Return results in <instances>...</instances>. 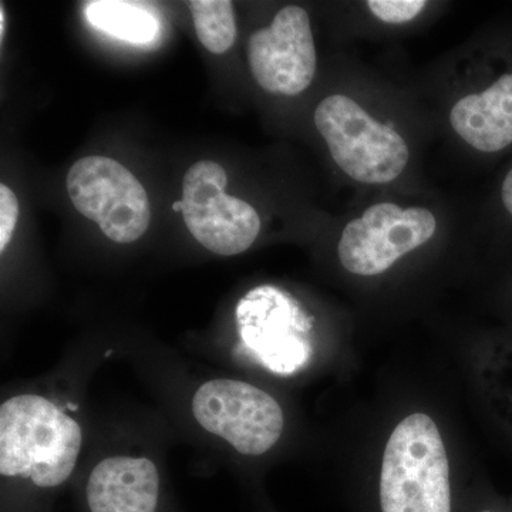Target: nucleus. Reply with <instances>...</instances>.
Returning a JSON list of instances; mask_svg holds the SVG:
<instances>
[{"mask_svg": "<svg viewBox=\"0 0 512 512\" xmlns=\"http://www.w3.org/2000/svg\"><path fill=\"white\" fill-rule=\"evenodd\" d=\"M82 429L55 403L20 394L0 407V474L57 487L73 473Z\"/></svg>", "mask_w": 512, "mask_h": 512, "instance_id": "f257e3e1", "label": "nucleus"}, {"mask_svg": "<svg viewBox=\"0 0 512 512\" xmlns=\"http://www.w3.org/2000/svg\"><path fill=\"white\" fill-rule=\"evenodd\" d=\"M383 512H451L450 461L433 417L413 413L394 427L382 458Z\"/></svg>", "mask_w": 512, "mask_h": 512, "instance_id": "f03ea898", "label": "nucleus"}, {"mask_svg": "<svg viewBox=\"0 0 512 512\" xmlns=\"http://www.w3.org/2000/svg\"><path fill=\"white\" fill-rule=\"evenodd\" d=\"M315 124L333 161L359 183H390L409 163L404 138L373 119L350 97L335 94L320 101Z\"/></svg>", "mask_w": 512, "mask_h": 512, "instance_id": "7ed1b4c3", "label": "nucleus"}, {"mask_svg": "<svg viewBox=\"0 0 512 512\" xmlns=\"http://www.w3.org/2000/svg\"><path fill=\"white\" fill-rule=\"evenodd\" d=\"M66 188L74 208L117 244L137 241L150 227L146 188L113 158H80L67 174Z\"/></svg>", "mask_w": 512, "mask_h": 512, "instance_id": "20e7f679", "label": "nucleus"}, {"mask_svg": "<svg viewBox=\"0 0 512 512\" xmlns=\"http://www.w3.org/2000/svg\"><path fill=\"white\" fill-rule=\"evenodd\" d=\"M192 413L205 430L247 456L271 450L285 426L284 412L271 394L238 380L202 384L192 399Z\"/></svg>", "mask_w": 512, "mask_h": 512, "instance_id": "39448f33", "label": "nucleus"}, {"mask_svg": "<svg viewBox=\"0 0 512 512\" xmlns=\"http://www.w3.org/2000/svg\"><path fill=\"white\" fill-rule=\"evenodd\" d=\"M228 177L222 165L198 161L183 181V217L202 247L222 256L242 254L258 238L261 220L248 202L225 192Z\"/></svg>", "mask_w": 512, "mask_h": 512, "instance_id": "423d86ee", "label": "nucleus"}, {"mask_svg": "<svg viewBox=\"0 0 512 512\" xmlns=\"http://www.w3.org/2000/svg\"><path fill=\"white\" fill-rule=\"evenodd\" d=\"M436 229V217L426 208L379 202L343 229L338 244L340 264L353 275L383 274L429 242Z\"/></svg>", "mask_w": 512, "mask_h": 512, "instance_id": "0eeeda50", "label": "nucleus"}, {"mask_svg": "<svg viewBox=\"0 0 512 512\" xmlns=\"http://www.w3.org/2000/svg\"><path fill=\"white\" fill-rule=\"evenodd\" d=\"M248 62L256 83L274 94L298 96L316 73L311 19L305 9L286 6L268 28L249 37Z\"/></svg>", "mask_w": 512, "mask_h": 512, "instance_id": "6e6552de", "label": "nucleus"}, {"mask_svg": "<svg viewBox=\"0 0 512 512\" xmlns=\"http://www.w3.org/2000/svg\"><path fill=\"white\" fill-rule=\"evenodd\" d=\"M237 320L242 343L275 373H292L305 362L298 308L274 288L254 289L239 302Z\"/></svg>", "mask_w": 512, "mask_h": 512, "instance_id": "1a4fd4ad", "label": "nucleus"}, {"mask_svg": "<svg viewBox=\"0 0 512 512\" xmlns=\"http://www.w3.org/2000/svg\"><path fill=\"white\" fill-rule=\"evenodd\" d=\"M86 491L92 512H156L160 476L148 458L111 457L94 467Z\"/></svg>", "mask_w": 512, "mask_h": 512, "instance_id": "9d476101", "label": "nucleus"}, {"mask_svg": "<svg viewBox=\"0 0 512 512\" xmlns=\"http://www.w3.org/2000/svg\"><path fill=\"white\" fill-rule=\"evenodd\" d=\"M454 131L481 153H500L512 144V72L505 73L484 92L470 94L450 113Z\"/></svg>", "mask_w": 512, "mask_h": 512, "instance_id": "9b49d317", "label": "nucleus"}, {"mask_svg": "<svg viewBox=\"0 0 512 512\" xmlns=\"http://www.w3.org/2000/svg\"><path fill=\"white\" fill-rule=\"evenodd\" d=\"M84 13L94 28L134 45L153 42L160 30L153 10L143 3L97 0L87 2Z\"/></svg>", "mask_w": 512, "mask_h": 512, "instance_id": "f8f14e48", "label": "nucleus"}, {"mask_svg": "<svg viewBox=\"0 0 512 512\" xmlns=\"http://www.w3.org/2000/svg\"><path fill=\"white\" fill-rule=\"evenodd\" d=\"M188 9L202 46L214 55L228 52L237 39L232 3L228 0H191Z\"/></svg>", "mask_w": 512, "mask_h": 512, "instance_id": "ddd939ff", "label": "nucleus"}, {"mask_svg": "<svg viewBox=\"0 0 512 512\" xmlns=\"http://www.w3.org/2000/svg\"><path fill=\"white\" fill-rule=\"evenodd\" d=\"M426 5L424 0H370L367 2L370 12L377 19L390 25L410 22L423 12Z\"/></svg>", "mask_w": 512, "mask_h": 512, "instance_id": "4468645a", "label": "nucleus"}, {"mask_svg": "<svg viewBox=\"0 0 512 512\" xmlns=\"http://www.w3.org/2000/svg\"><path fill=\"white\" fill-rule=\"evenodd\" d=\"M18 217L19 202L15 192L5 184L0 185V252L2 254L15 234Z\"/></svg>", "mask_w": 512, "mask_h": 512, "instance_id": "2eb2a0df", "label": "nucleus"}, {"mask_svg": "<svg viewBox=\"0 0 512 512\" xmlns=\"http://www.w3.org/2000/svg\"><path fill=\"white\" fill-rule=\"evenodd\" d=\"M501 201H503L505 210L512 217V168L505 175L503 187H501Z\"/></svg>", "mask_w": 512, "mask_h": 512, "instance_id": "dca6fc26", "label": "nucleus"}, {"mask_svg": "<svg viewBox=\"0 0 512 512\" xmlns=\"http://www.w3.org/2000/svg\"><path fill=\"white\" fill-rule=\"evenodd\" d=\"M5 9L0 8V39H3V35H5Z\"/></svg>", "mask_w": 512, "mask_h": 512, "instance_id": "f3484780", "label": "nucleus"}, {"mask_svg": "<svg viewBox=\"0 0 512 512\" xmlns=\"http://www.w3.org/2000/svg\"><path fill=\"white\" fill-rule=\"evenodd\" d=\"M173 210L175 212H183V200H180V201H177V202H174L173 204Z\"/></svg>", "mask_w": 512, "mask_h": 512, "instance_id": "a211bd4d", "label": "nucleus"}, {"mask_svg": "<svg viewBox=\"0 0 512 512\" xmlns=\"http://www.w3.org/2000/svg\"><path fill=\"white\" fill-rule=\"evenodd\" d=\"M483 512H491V511H483Z\"/></svg>", "mask_w": 512, "mask_h": 512, "instance_id": "6ab92c4d", "label": "nucleus"}]
</instances>
